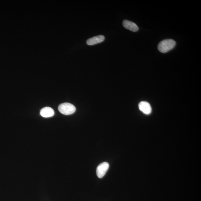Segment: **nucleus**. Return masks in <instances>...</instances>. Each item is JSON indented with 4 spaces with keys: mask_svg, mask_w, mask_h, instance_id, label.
<instances>
[{
    "mask_svg": "<svg viewBox=\"0 0 201 201\" xmlns=\"http://www.w3.org/2000/svg\"><path fill=\"white\" fill-rule=\"evenodd\" d=\"M176 42L173 39H165L160 41L157 46L161 53H165L171 50L176 46Z\"/></svg>",
    "mask_w": 201,
    "mask_h": 201,
    "instance_id": "f257e3e1",
    "label": "nucleus"
},
{
    "mask_svg": "<svg viewBox=\"0 0 201 201\" xmlns=\"http://www.w3.org/2000/svg\"><path fill=\"white\" fill-rule=\"evenodd\" d=\"M58 110L63 115H69L74 113L76 109L73 104L66 102L60 104L59 106Z\"/></svg>",
    "mask_w": 201,
    "mask_h": 201,
    "instance_id": "f03ea898",
    "label": "nucleus"
},
{
    "mask_svg": "<svg viewBox=\"0 0 201 201\" xmlns=\"http://www.w3.org/2000/svg\"><path fill=\"white\" fill-rule=\"evenodd\" d=\"M109 168V164L108 162H104L99 164L96 168V174L98 177L102 178L103 177Z\"/></svg>",
    "mask_w": 201,
    "mask_h": 201,
    "instance_id": "7ed1b4c3",
    "label": "nucleus"
},
{
    "mask_svg": "<svg viewBox=\"0 0 201 201\" xmlns=\"http://www.w3.org/2000/svg\"><path fill=\"white\" fill-rule=\"evenodd\" d=\"M139 110L146 115H149L152 112L150 104L146 101H141L139 104Z\"/></svg>",
    "mask_w": 201,
    "mask_h": 201,
    "instance_id": "20e7f679",
    "label": "nucleus"
},
{
    "mask_svg": "<svg viewBox=\"0 0 201 201\" xmlns=\"http://www.w3.org/2000/svg\"><path fill=\"white\" fill-rule=\"evenodd\" d=\"M105 40V37L103 35H99L93 37L87 40L86 44L88 45H94L99 43L102 42Z\"/></svg>",
    "mask_w": 201,
    "mask_h": 201,
    "instance_id": "39448f33",
    "label": "nucleus"
},
{
    "mask_svg": "<svg viewBox=\"0 0 201 201\" xmlns=\"http://www.w3.org/2000/svg\"><path fill=\"white\" fill-rule=\"evenodd\" d=\"M123 25L125 28L131 31L136 32L139 30V27L138 25L134 22L131 21L127 20H124Z\"/></svg>",
    "mask_w": 201,
    "mask_h": 201,
    "instance_id": "423d86ee",
    "label": "nucleus"
},
{
    "mask_svg": "<svg viewBox=\"0 0 201 201\" xmlns=\"http://www.w3.org/2000/svg\"><path fill=\"white\" fill-rule=\"evenodd\" d=\"M40 115L45 118H48L53 116L54 112L52 108L50 107H45L41 109L40 112Z\"/></svg>",
    "mask_w": 201,
    "mask_h": 201,
    "instance_id": "0eeeda50",
    "label": "nucleus"
}]
</instances>
